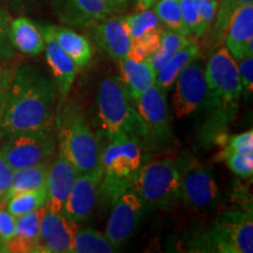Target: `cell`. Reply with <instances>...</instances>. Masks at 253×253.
Listing matches in <instances>:
<instances>
[{"instance_id":"cell-38","label":"cell","mask_w":253,"mask_h":253,"mask_svg":"<svg viewBox=\"0 0 253 253\" xmlns=\"http://www.w3.org/2000/svg\"><path fill=\"white\" fill-rule=\"evenodd\" d=\"M12 176H13V170L11 169V167L6 162L4 156H2L1 150H0V203L6 201L8 197Z\"/></svg>"},{"instance_id":"cell-11","label":"cell","mask_w":253,"mask_h":253,"mask_svg":"<svg viewBox=\"0 0 253 253\" xmlns=\"http://www.w3.org/2000/svg\"><path fill=\"white\" fill-rule=\"evenodd\" d=\"M218 194L219 189L210 169L181 163V201L189 207L203 210L216 203Z\"/></svg>"},{"instance_id":"cell-33","label":"cell","mask_w":253,"mask_h":253,"mask_svg":"<svg viewBox=\"0 0 253 253\" xmlns=\"http://www.w3.org/2000/svg\"><path fill=\"white\" fill-rule=\"evenodd\" d=\"M178 1L182 18L190 33H192L197 38L203 37L208 31L203 21H202L195 0H178Z\"/></svg>"},{"instance_id":"cell-16","label":"cell","mask_w":253,"mask_h":253,"mask_svg":"<svg viewBox=\"0 0 253 253\" xmlns=\"http://www.w3.org/2000/svg\"><path fill=\"white\" fill-rule=\"evenodd\" d=\"M79 175L74 166L63 156L61 151L49 164L47 176L46 208L53 212H61Z\"/></svg>"},{"instance_id":"cell-25","label":"cell","mask_w":253,"mask_h":253,"mask_svg":"<svg viewBox=\"0 0 253 253\" xmlns=\"http://www.w3.org/2000/svg\"><path fill=\"white\" fill-rule=\"evenodd\" d=\"M49 164L50 163L36 164V166L13 170L8 197L15 194H20V192L46 188Z\"/></svg>"},{"instance_id":"cell-20","label":"cell","mask_w":253,"mask_h":253,"mask_svg":"<svg viewBox=\"0 0 253 253\" xmlns=\"http://www.w3.org/2000/svg\"><path fill=\"white\" fill-rule=\"evenodd\" d=\"M43 211L45 205L33 212L17 218L14 235L6 243L8 252L37 253L40 238V223Z\"/></svg>"},{"instance_id":"cell-3","label":"cell","mask_w":253,"mask_h":253,"mask_svg":"<svg viewBox=\"0 0 253 253\" xmlns=\"http://www.w3.org/2000/svg\"><path fill=\"white\" fill-rule=\"evenodd\" d=\"M128 94L118 77L101 82L97 93V114L108 140L130 137L138 142L148 140L143 120L131 104Z\"/></svg>"},{"instance_id":"cell-9","label":"cell","mask_w":253,"mask_h":253,"mask_svg":"<svg viewBox=\"0 0 253 253\" xmlns=\"http://www.w3.org/2000/svg\"><path fill=\"white\" fill-rule=\"evenodd\" d=\"M172 107L176 119H183L195 113L208 99L205 80V63L196 58L177 77Z\"/></svg>"},{"instance_id":"cell-28","label":"cell","mask_w":253,"mask_h":253,"mask_svg":"<svg viewBox=\"0 0 253 253\" xmlns=\"http://www.w3.org/2000/svg\"><path fill=\"white\" fill-rule=\"evenodd\" d=\"M47 203V190L41 188L15 194L6 199V208L15 218L33 212Z\"/></svg>"},{"instance_id":"cell-40","label":"cell","mask_w":253,"mask_h":253,"mask_svg":"<svg viewBox=\"0 0 253 253\" xmlns=\"http://www.w3.org/2000/svg\"><path fill=\"white\" fill-rule=\"evenodd\" d=\"M13 77L14 74L11 69L0 66V108L5 109Z\"/></svg>"},{"instance_id":"cell-26","label":"cell","mask_w":253,"mask_h":253,"mask_svg":"<svg viewBox=\"0 0 253 253\" xmlns=\"http://www.w3.org/2000/svg\"><path fill=\"white\" fill-rule=\"evenodd\" d=\"M118 250L104 233L93 229L79 230L73 239L71 253H113Z\"/></svg>"},{"instance_id":"cell-6","label":"cell","mask_w":253,"mask_h":253,"mask_svg":"<svg viewBox=\"0 0 253 253\" xmlns=\"http://www.w3.org/2000/svg\"><path fill=\"white\" fill-rule=\"evenodd\" d=\"M202 251L221 253L253 252L252 211H229L220 216L203 237Z\"/></svg>"},{"instance_id":"cell-15","label":"cell","mask_w":253,"mask_h":253,"mask_svg":"<svg viewBox=\"0 0 253 253\" xmlns=\"http://www.w3.org/2000/svg\"><path fill=\"white\" fill-rule=\"evenodd\" d=\"M91 36L114 61L120 62L126 58L131 38L125 17H108L91 23Z\"/></svg>"},{"instance_id":"cell-37","label":"cell","mask_w":253,"mask_h":253,"mask_svg":"<svg viewBox=\"0 0 253 253\" xmlns=\"http://www.w3.org/2000/svg\"><path fill=\"white\" fill-rule=\"evenodd\" d=\"M226 149L233 153H253V131L249 130L236 135L230 140Z\"/></svg>"},{"instance_id":"cell-5","label":"cell","mask_w":253,"mask_h":253,"mask_svg":"<svg viewBox=\"0 0 253 253\" xmlns=\"http://www.w3.org/2000/svg\"><path fill=\"white\" fill-rule=\"evenodd\" d=\"M56 137L52 128L1 131L0 150L12 170L50 163L55 154Z\"/></svg>"},{"instance_id":"cell-10","label":"cell","mask_w":253,"mask_h":253,"mask_svg":"<svg viewBox=\"0 0 253 253\" xmlns=\"http://www.w3.org/2000/svg\"><path fill=\"white\" fill-rule=\"evenodd\" d=\"M135 104L147 128L148 140L154 144L167 143L171 138L172 129L164 91L154 84L135 101Z\"/></svg>"},{"instance_id":"cell-13","label":"cell","mask_w":253,"mask_h":253,"mask_svg":"<svg viewBox=\"0 0 253 253\" xmlns=\"http://www.w3.org/2000/svg\"><path fill=\"white\" fill-rule=\"evenodd\" d=\"M78 223L61 212H53L45 205L40 223V238L37 253H71Z\"/></svg>"},{"instance_id":"cell-23","label":"cell","mask_w":253,"mask_h":253,"mask_svg":"<svg viewBox=\"0 0 253 253\" xmlns=\"http://www.w3.org/2000/svg\"><path fill=\"white\" fill-rule=\"evenodd\" d=\"M71 19L80 23H95L116 13L126 0H67Z\"/></svg>"},{"instance_id":"cell-14","label":"cell","mask_w":253,"mask_h":253,"mask_svg":"<svg viewBox=\"0 0 253 253\" xmlns=\"http://www.w3.org/2000/svg\"><path fill=\"white\" fill-rule=\"evenodd\" d=\"M102 176V168L96 171L78 175L63 208V213L75 223L87 219L93 212L100 194Z\"/></svg>"},{"instance_id":"cell-7","label":"cell","mask_w":253,"mask_h":253,"mask_svg":"<svg viewBox=\"0 0 253 253\" xmlns=\"http://www.w3.org/2000/svg\"><path fill=\"white\" fill-rule=\"evenodd\" d=\"M208 99L217 106H232L243 93L237 61L226 47L218 48L205 65Z\"/></svg>"},{"instance_id":"cell-29","label":"cell","mask_w":253,"mask_h":253,"mask_svg":"<svg viewBox=\"0 0 253 253\" xmlns=\"http://www.w3.org/2000/svg\"><path fill=\"white\" fill-rule=\"evenodd\" d=\"M253 0H221L218 4V11L216 12L213 19V25L211 27L210 41L212 46H219V43L224 40L227 26H229L231 18L240 6L250 4Z\"/></svg>"},{"instance_id":"cell-31","label":"cell","mask_w":253,"mask_h":253,"mask_svg":"<svg viewBox=\"0 0 253 253\" xmlns=\"http://www.w3.org/2000/svg\"><path fill=\"white\" fill-rule=\"evenodd\" d=\"M125 19L131 40L138 39L153 31L163 30L160 19L157 18L153 9L149 8L140 9L138 13L125 17Z\"/></svg>"},{"instance_id":"cell-8","label":"cell","mask_w":253,"mask_h":253,"mask_svg":"<svg viewBox=\"0 0 253 253\" xmlns=\"http://www.w3.org/2000/svg\"><path fill=\"white\" fill-rule=\"evenodd\" d=\"M108 221H107V238L116 250L121 248L132 236L140 224L144 212V203L134 189L129 188L116 196L112 202Z\"/></svg>"},{"instance_id":"cell-2","label":"cell","mask_w":253,"mask_h":253,"mask_svg":"<svg viewBox=\"0 0 253 253\" xmlns=\"http://www.w3.org/2000/svg\"><path fill=\"white\" fill-rule=\"evenodd\" d=\"M61 100L54 115L59 151L79 173L96 171L102 168L99 140L80 106Z\"/></svg>"},{"instance_id":"cell-4","label":"cell","mask_w":253,"mask_h":253,"mask_svg":"<svg viewBox=\"0 0 253 253\" xmlns=\"http://www.w3.org/2000/svg\"><path fill=\"white\" fill-rule=\"evenodd\" d=\"M130 183L144 204L171 209L181 201V163L163 158L141 166Z\"/></svg>"},{"instance_id":"cell-39","label":"cell","mask_w":253,"mask_h":253,"mask_svg":"<svg viewBox=\"0 0 253 253\" xmlns=\"http://www.w3.org/2000/svg\"><path fill=\"white\" fill-rule=\"evenodd\" d=\"M195 2L197 5L202 21H203L207 31H209L214 19V15H216L219 1L218 0H195Z\"/></svg>"},{"instance_id":"cell-24","label":"cell","mask_w":253,"mask_h":253,"mask_svg":"<svg viewBox=\"0 0 253 253\" xmlns=\"http://www.w3.org/2000/svg\"><path fill=\"white\" fill-rule=\"evenodd\" d=\"M201 56V47L196 41H190L188 45L175 53L156 73L155 84L161 90L167 91L175 84L177 77L192 60Z\"/></svg>"},{"instance_id":"cell-35","label":"cell","mask_w":253,"mask_h":253,"mask_svg":"<svg viewBox=\"0 0 253 253\" xmlns=\"http://www.w3.org/2000/svg\"><path fill=\"white\" fill-rule=\"evenodd\" d=\"M237 67H238L243 91H245L246 96H249L253 91V56H245L238 60Z\"/></svg>"},{"instance_id":"cell-44","label":"cell","mask_w":253,"mask_h":253,"mask_svg":"<svg viewBox=\"0 0 253 253\" xmlns=\"http://www.w3.org/2000/svg\"><path fill=\"white\" fill-rule=\"evenodd\" d=\"M4 112H5L4 108H0V123H1V119H2V115H4Z\"/></svg>"},{"instance_id":"cell-27","label":"cell","mask_w":253,"mask_h":253,"mask_svg":"<svg viewBox=\"0 0 253 253\" xmlns=\"http://www.w3.org/2000/svg\"><path fill=\"white\" fill-rule=\"evenodd\" d=\"M191 41L189 36H183V34L176 33V32L170 30H163L161 33V42L160 47L153 55L150 56L149 62L153 66L155 73H157L162 66L169 60L175 53L179 49L188 45Z\"/></svg>"},{"instance_id":"cell-22","label":"cell","mask_w":253,"mask_h":253,"mask_svg":"<svg viewBox=\"0 0 253 253\" xmlns=\"http://www.w3.org/2000/svg\"><path fill=\"white\" fill-rule=\"evenodd\" d=\"M8 40L18 50L31 56L40 54L45 49L41 30L25 17L14 19L9 25Z\"/></svg>"},{"instance_id":"cell-34","label":"cell","mask_w":253,"mask_h":253,"mask_svg":"<svg viewBox=\"0 0 253 253\" xmlns=\"http://www.w3.org/2000/svg\"><path fill=\"white\" fill-rule=\"evenodd\" d=\"M224 158L231 171L237 176L251 178L253 175V153H233L226 149Z\"/></svg>"},{"instance_id":"cell-1","label":"cell","mask_w":253,"mask_h":253,"mask_svg":"<svg viewBox=\"0 0 253 253\" xmlns=\"http://www.w3.org/2000/svg\"><path fill=\"white\" fill-rule=\"evenodd\" d=\"M56 87L33 66L14 73L0 128L2 131L52 128Z\"/></svg>"},{"instance_id":"cell-19","label":"cell","mask_w":253,"mask_h":253,"mask_svg":"<svg viewBox=\"0 0 253 253\" xmlns=\"http://www.w3.org/2000/svg\"><path fill=\"white\" fill-rule=\"evenodd\" d=\"M121 69V80L123 87L128 94L129 99L135 103V101L154 86L156 81V73L149 60L135 61L129 58H125L119 62Z\"/></svg>"},{"instance_id":"cell-36","label":"cell","mask_w":253,"mask_h":253,"mask_svg":"<svg viewBox=\"0 0 253 253\" xmlns=\"http://www.w3.org/2000/svg\"><path fill=\"white\" fill-rule=\"evenodd\" d=\"M17 218L6 208V201L0 203V238L7 243L15 232Z\"/></svg>"},{"instance_id":"cell-41","label":"cell","mask_w":253,"mask_h":253,"mask_svg":"<svg viewBox=\"0 0 253 253\" xmlns=\"http://www.w3.org/2000/svg\"><path fill=\"white\" fill-rule=\"evenodd\" d=\"M8 28L7 17L0 8V55H5L8 53Z\"/></svg>"},{"instance_id":"cell-21","label":"cell","mask_w":253,"mask_h":253,"mask_svg":"<svg viewBox=\"0 0 253 253\" xmlns=\"http://www.w3.org/2000/svg\"><path fill=\"white\" fill-rule=\"evenodd\" d=\"M42 30L54 38L58 45L74 60L79 68H84L89 65L93 58V47L86 37L77 32L60 26H46Z\"/></svg>"},{"instance_id":"cell-32","label":"cell","mask_w":253,"mask_h":253,"mask_svg":"<svg viewBox=\"0 0 253 253\" xmlns=\"http://www.w3.org/2000/svg\"><path fill=\"white\" fill-rule=\"evenodd\" d=\"M163 30L153 31L150 33L144 34L138 39L131 40L130 48H129L126 58L135 60V61H143L148 60L158 49L161 42V33Z\"/></svg>"},{"instance_id":"cell-18","label":"cell","mask_w":253,"mask_h":253,"mask_svg":"<svg viewBox=\"0 0 253 253\" xmlns=\"http://www.w3.org/2000/svg\"><path fill=\"white\" fill-rule=\"evenodd\" d=\"M43 40H45V52L46 60L52 71L53 79L60 97L65 99L71 91L72 84L77 77L79 68L71 56L58 45L48 32L41 28Z\"/></svg>"},{"instance_id":"cell-17","label":"cell","mask_w":253,"mask_h":253,"mask_svg":"<svg viewBox=\"0 0 253 253\" xmlns=\"http://www.w3.org/2000/svg\"><path fill=\"white\" fill-rule=\"evenodd\" d=\"M226 49L236 61L253 56V4H245L231 18L225 37Z\"/></svg>"},{"instance_id":"cell-42","label":"cell","mask_w":253,"mask_h":253,"mask_svg":"<svg viewBox=\"0 0 253 253\" xmlns=\"http://www.w3.org/2000/svg\"><path fill=\"white\" fill-rule=\"evenodd\" d=\"M156 1H158V0H136V2H137L138 9L150 8L151 6H153Z\"/></svg>"},{"instance_id":"cell-12","label":"cell","mask_w":253,"mask_h":253,"mask_svg":"<svg viewBox=\"0 0 253 253\" xmlns=\"http://www.w3.org/2000/svg\"><path fill=\"white\" fill-rule=\"evenodd\" d=\"M101 166L103 176L130 181L142 166L140 142L130 137L109 140L108 145L101 151Z\"/></svg>"},{"instance_id":"cell-30","label":"cell","mask_w":253,"mask_h":253,"mask_svg":"<svg viewBox=\"0 0 253 253\" xmlns=\"http://www.w3.org/2000/svg\"><path fill=\"white\" fill-rule=\"evenodd\" d=\"M153 11L168 30L183 36L191 34L182 18L178 0H158L153 5Z\"/></svg>"},{"instance_id":"cell-43","label":"cell","mask_w":253,"mask_h":253,"mask_svg":"<svg viewBox=\"0 0 253 253\" xmlns=\"http://www.w3.org/2000/svg\"><path fill=\"white\" fill-rule=\"evenodd\" d=\"M0 252H8L7 245H6V243L1 238H0Z\"/></svg>"}]
</instances>
